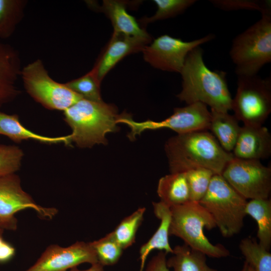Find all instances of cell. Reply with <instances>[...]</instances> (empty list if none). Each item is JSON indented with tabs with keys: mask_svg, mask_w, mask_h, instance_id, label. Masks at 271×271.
<instances>
[{
	"mask_svg": "<svg viewBox=\"0 0 271 271\" xmlns=\"http://www.w3.org/2000/svg\"><path fill=\"white\" fill-rule=\"evenodd\" d=\"M231 109L244 125H262L271 112L270 78L257 75L237 76Z\"/></svg>",
	"mask_w": 271,
	"mask_h": 271,
	"instance_id": "52a82bcc",
	"label": "cell"
},
{
	"mask_svg": "<svg viewBox=\"0 0 271 271\" xmlns=\"http://www.w3.org/2000/svg\"><path fill=\"white\" fill-rule=\"evenodd\" d=\"M158 9L154 15L142 19V22L147 24L158 20L175 17L193 5L195 0H154Z\"/></svg>",
	"mask_w": 271,
	"mask_h": 271,
	"instance_id": "f1b7e54d",
	"label": "cell"
},
{
	"mask_svg": "<svg viewBox=\"0 0 271 271\" xmlns=\"http://www.w3.org/2000/svg\"><path fill=\"white\" fill-rule=\"evenodd\" d=\"M0 134L6 136L16 142L32 139L46 144L63 142L71 143L69 135L59 137H48L35 133L21 123L16 114H8L0 111Z\"/></svg>",
	"mask_w": 271,
	"mask_h": 271,
	"instance_id": "44dd1931",
	"label": "cell"
},
{
	"mask_svg": "<svg viewBox=\"0 0 271 271\" xmlns=\"http://www.w3.org/2000/svg\"><path fill=\"white\" fill-rule=\"evenodd\" d=\"M21 70L17 52L0 39V106L19 94L16 82Z\"/></svg>",
	"mask_w": 271,
	"mask_h": 271,
	"instance_id": "2e32d148",
	"label": "cell"
},
{
	"mask_svg": "<svg viewBox=\"0 0 271 271\" xmlns=\"http://www.w3.org/2000/svg\"><path fill=\"white\" fill-rule=\"evenodd\" d=\"M23 156L17 146L0 145V177L15 174L21 167Z\"/></svg>",
	"mask_w": 271,
	"mask_h": 271,
	"instance_id": "4dcf8cb0",
	"label": "cell"
},
{
	"mask_svg": "<svg viewBox=\"0 0 271 271\" xmlns=\"http://www.w3.org/2000/svg\"><path fill=\"white\" fill-rule=\"evenodd\" d=\"M68 271H104V266L97 262L93 264H91V267L85 270H79L77 267L73 268Z\"/></svg>",
	"mask_w": 271,
	"mask_h": 271,
	"instance_id": "e575fe53",
	"label": "cell"
},
{
	"mask_svg": "<svg viewBox=\"0 0 271 271\" xmlns=\"http://www.w3.org/2000/svg\"><path fill=\"white\" fill-rule=\"evenodd\" d=\"M234 158L244 160L265 159L271 154V136L262 125L241 127L233 150Z\"/></svg>",
	"mask_w": 271,
	"mask_h": 271,
	"instance_id": "9a60e30c",
	"label": "cell"
},
{
	"mask_svg": "<svg viewBox=\"0 0 271 271\" xmlns=\"http://www.w3.org/2000/svg\"><path fill=\"white\" fill-rule=\"evenodd\" d=\"M182 89L177 97L188 104L201 102L211 110L228 112L231 109L232 98L228 88L226 73L210 70L203 59L200 46L187 55L180 72Z\"/></svg>",
	"mask_w": 271,
	"mask_h": 271,
	"instance_id": "6da1fadb",
	"label": "cell"
},
{
	"mask_svg": "<svg viewBox=\"0 0 271 271\" xmlns=\"http://www.w3.org/2000/svg\"><path fill=\"white\" fill-rule=\"evenodd\" d=\"M15 253V248L4 240L0 244V263L9 261L14 256Z\"/></svg>",
	"mask_w": 271,
	"mask_h": 271,
	"instance_id": "836d02e7",
	"label": "cell"
},
{
	"mask_svg": "<svg viewBox=\"0 0 271 271\" xmlns=\"http://www.w3.org/2000/svg\"><path fill=\"white\" fill-rule=\"evenodd\" d=\"M209 2L216 8L224 11L254 10L261 14L271 11L270 3L266 1L211 0Z\"/></svg>",
	"mask_w": 271,
	"mask_h": 271,
	"instance_id": "1f68e13d",
	"label": "cell"
},
{
	"mask_svg": "<svg viewBox=\"0 0 271 271\" xmlns=\"http://www.w3.org/2000/svg\"><path fill=\"white\" fill-rule=\"evenodd\" d=\"M154 212L156 216L160 220V224L150 239L141 246L140 249L141 265L140 271H144L147 256L155 249L164 251L167 254L173 253L169 240V228L171 221L170 207L160 201L153 202Z\"/></svg>",
	"mask_w": 271,
	"mask_h": 271,
	"instance_id": "e0dca14e",
	"label": "cell"
},
{
	"mask_svg": "<svg viewBox=\"0 0 271 271\" xmlns=\"http://www.w3.org/2000/svg\"><path fill=\"white\" fill-rule=\"evenodd\" d=\"M173 250L167 265L174 271H217L207 264L205 254L185 244L176 245Z\"/></svg>",
	"mask_w": 271,
	"mask_h": 271,
	"instance_id": "7402d4cb",
	"label": "cell"
},
{
	"mask_svg": "<svg viewBox=\"0 0 271 271\" xmlns=\"http://www.w3.org/2000/svg\"><path fill=\"white\" fill-rule=\"evenodd\" d=\"M211 120L208 130L226 152L233 151L241 127L234 115L228 112L211 110Z\"/></svg>",
	"mask_w": 271,
	"mask_h": 271,
	"instance_id": "ffe728a7",
	"label": "cell"
},
{
	"mask_svg": "<svg viewBox=\"0 0 271 271\" xmlns=\"http://www.w3.org/2000/svg\"><path fill=\"white\" fill-rule=\"evenodd\" d=\"M170 173L205 168L221 175L234 156L225 151L207 130L178 134L165 146Z\"/></svg>",
	"mask_w": 271,
	"mask_h": 271,
	"instance_id": "7a4b0ae2",
	"label": "cell"
},
{
	"mask_svg": "<svg viewBox=\"0 0 271 271\" xmlns=\"http://www.w3.org/2000/svg\"><path fill=\"white\" fill-rule=\"evenodd\" d=\"M97 262L90 242L77 241L66 247L50 245L37 261L25 271H68L83 263L93 264Z\"/></svg>",
	"mask_w": 271,
	"mask_h": 271,
	"instance_id": "4fadbf2b",
	"label": "cell"
},
{
	"mask_svg": "<svg viewBox=\"0 0 271 271\" xmlns=\"http://www.w3.org/2000/svg\"><path fill=\"white\" fill-rule=\"evenodd\" d=\"M213 34L189 42L164 35L143 49L144 58L152 66L163 71L181 72L188 54L194 48L210 41Z\"/></svg>",
	"mask_w": 271,
	"mask_h": 271,
	"instance_id": "7c38bea8",
	"label": "cell"
},
{
	"mask_svg": "<svg viewBox=\"0 0 271 271\" xmlns=\"http://www.w3.org/2000/svg\"><path fill=\"white\" fill-rule=\"evenodd\" d=\"M26 1L0 0V39L9 37L22 19Z\"/></svg>",
	"mask_w": 271,
	"mask_h": 271,
	"instance_id": "484cf974",
	"label": "cell"
},
{
	"mask_svg": "<svg viewBox=\"0 0 271 271\" xmlns=\"http://www.w3.org/2000/svg\"><path fill=\"white\" fill-rule=\"evenodd\" d=\"M149 41L113 33L107 46L90 71L100 84L107 73L128 54L142 51Z\"/></svg>",
	"mask_w": 271,
	"mask_h": 271,
	"instance_id": "5bb4252c",
	"label": "cell"
},
{
	"mask_svg": "<svg viewBox=\"0 0 271 271\" xmlns=\"http://www.w3.org/2000/svg\"><path fill=\"white\" fill-rule=\"evenodd\" d=\"M64 119L72 129L70 142L80 148L106 145V135L117 131L120 114L112 104L81 98L64 111Z\"/></svg>",
	"mask_w": 271,
	"mask_h": 271,
	"instance_id": "3957f363",
	"label": "cell"
},
{
	"mask_svg": "<svg viewBox=\"0 0 271 271\" xmlns=\"http://www.w3.org/2000/svg\"><path fill=\"white\" fill-rule=\"evenodd\" d=\"M245 261L253 271H271V253L253 238L246 237L239 243Z\"/></svg>",
	"mask_w": 271,
	"mask_h": 271,
	"instance_id": "cb8c5ba5",
	"label": "cell"
},
{
	"mask_svg": "<svg viewBox=\"0 0 271 271\" xmlns=\"http://www.w3.org/2000/svg\"><path fill=\"white\" fill-rule=\"evenodd\" d=\"M32 209L42 218L50 219L57 213L54 208H46L37 204L25 192L19 177L15 174L0 177V228L15 230L18 221L15 214L19 211Z\"/></svg>",
	"mask_w": 271,
	"mask_h": 271,
	"instance_id": "8fae6325",
	"label": "cell"
},
{
	"mask_svg": "<svg viewBox=\"0 0 271 271\" xmlns=\"http://www.w3.org/2000/svg\"><path fill=\"white\" fill-rule=\"evenodd\" d=\"M145 211V207L139 208L122 220L114 230L110 232L123 249L130 247L135 242L136 234L143 221Z\"/></svg>",
	"mask_w": 271,
	"mask_h": 271,
	"instance_id": "d4e9b609",
	"label": "cell"
},
{
	"mask_svg": "<svg viewBox=\"0 0 271 271\" xmlns=\"http://www.w3.org/2000/svg\"><path fill=\"white\" fill-rule=\"evenodd\" d=\"M125 6L121 1L105 0L100 10L110 20L114 33L150 42L151 37L140 27L135 18L127 13Z\"/></svg>",
	"mask_w": 271,
	"mask_h": 271,
	"instance_id": "ac0fdd59",
	"label": "cell"
},
{
	"mask_svg": "<svg viewBox=\"0 0 271 271\" xmlns=\"http://www.w3.org/2000/svg\"><path fill=\"white\" fill-rule=\"evenodd\" d=\"M169 235L181 238L184 244L206 256L225 257L229 250L222 244H213L204 233V229L211 230L215 222L210 213L199 202L188 201L170 207Z\"/></svg>",
	"mask_w": 271,
	"mask_h": 271,
	"instance_id": "277c9868",
	"label": "cell"
},
{
	"mask_svg": "<svg viewBox=\"0 0 271 271\" xmlns=\"http://www.w3.org/2000/svg\"><path fill=\"white\" fill-rule=\"evenodd\" d=\"M98 262L104 266L113 265L119 260L123 249L114 239L111 234L90 242Z\"/></svg>",
	"mask_w": 271,
	"mask_h": 271,
	"instance_id": "4316f807",
	"label": "cell"
},
{
	"mask_svg": "<svg viewBox=\"0 0 271 271\" xmlns=\"http://www.w3.org/2000/svg\"><path fill=\"white\" fill-rule=\"evenodd\" d=\"M157 193L160 201L171 207L190 201L185 172L171 173L159 181Z\"/></svg>",
	"mask_w": 271,
	"mask_h": 271,
	"instance_id": "d6986e66",
	"label": "cell"
},
{
	"mask_svg": "<svg viewBox=\"0 0 271 271\" xmlns=\"http://www.w3.org/2000/svg\"><path fill=\"white\" fill-rule=\"evenodd\" d=\"M167 254L160 251L149 261L144 271H170L167 265Z\"/></svg>",
	"mask_w": 271,
	"mask_h": 271,
	"instance_id": "d6a6232c",
	"label": "cell"
},
{
	"mask_svg": "<svg viewBox=\"0 0 271 271\" xmlns=\"http://www.w3.org/2000/svg\"><path fill=\"white\" fill-rule=\"evenodd\" d=\"M240 271H253V270L251 267L245 261H244L243 267Z\"/></svg>",
	"mask_w": 271,
	"mask_h": 271,
	"instance_id": "d590c367",
	"label": "cell"
},
{
	"mask_svg": "<svg viewBox=\"0 0 271 271\" xmlns=\"http://www.w3.org/2000/svg\"><path fill=\"white\" fill-rule=\"evenodd\" d=\"M21 75L27 92L49 109L64 111L82 98L65 83L52 79L39 59L23 67Z\"/></svg>",
	"mask_w": 271,
	"mask_h": 271,
	"instance_id": "ba28073f",
	"label": "cell"
},
{
	"mask_svg": "<svg viewBox=\"0 0 271 271\" xmlns=\"http://www.w3.org/2000/svg\"><path fill=\"white\" fill-rule=\"evenodd\" d=\"M211 120V112L207 105L195 102L182 107H177L168 118L160 121L148 120L143 122L133 120L130 115L123 113L119 123L127 125L130 131L127 136L131 140L147 129L169 128L178 133L185 134L198 131L208 130Z\"/></svg>",
	"mask_w": 271,
	"mask_h": 271,
	"instance_id": "9c48e42d",
	"label": "cell"
},
{
	"mask_svg": "<svg viewBox=\"0 0 271 271\" xmlns=\"http://www.w3.org/2000/svg\"><path fill=\"white\" fill-rule=\"evenodd\" d=\"M65 84L83 99L93 101H103L100 94V84L90 71Z\"/></svg>",
	"mask_w": 271,
	"mask_h": 271,
	"instance_id": "f546056e",
	"label": "cell"
},
{
	"mask_svg": "<svg viewBox=\"0 0 271 271\" xmlns=\"http://www.w3.org/2000/svg\"><path fill=\"white\" fill-rule=\"evenodd\" d=\"M229 55L237 76L257 75L271 62V11L234 38Z\"/></svg>",
	"mask_w": 271,
	"mask_h": 271,
	"instance_id": "5b68a950",
	"label": "cell"
},
{
	"mask_svg": "<svg viewBox=\"0 0 271 271\" xmlns=\"http://www.w3.org/2000/svg\"><path fill=\"white\" fill-rule=\"evenodd\" d=\"M221 175L242 197L249 199H268L271 191V168L259 160L233 158Z\"/></svg>",
	"mask_w": 271,
	"mask_h": 271,
	"instance_id": "30bf717a",
	"label": "cell"
},
{
	"mask_svg": "<svg viewBox=\"0 0 271 271\" xmlns=\"http://www.w3.org/2000/svg\"><path fill=\"white\" fill-rule=\"evenodd\" d=\"M190 201L199 202L204 196L214 174L205 168H197L185 172Z\"/></svg>",
	"mask_w": 271,
	"mask_h": 271,
	"instance_id": "83f0119b",
	"label": "cell"
},
{
	"mask_svg": "<svg viewBox=\"0 0 271 271\" xmlns=\"http://www.w3.org/2000/svg\"><path fill=\"white\" fill-rule=\"evenodd\" d=\"M245 213L255 220L257 225L258 243L266 250L271 246V200L270 199H251L247 202Z\"/></svg>",
	"mask_w": 271,
	"mask_h": 271,
	"instance_id": "603a6c76",
	"label": "cell"
},
{
	"mask_svg": "<svg viewBox=\"0 0 271 271\" xmlns=\"http://www.w3.org/2000/svg\"><path fill=\"white\" fill-rule=\"evenodd\" d=\"M199 202L211 215L223 237L233 236L241 231L247 201L221 175L213 176L207 192Z\"/></svg>",
	"mask_w": 271,
	"mask_h": 271,
	"instance_id": "8992f818",
	"label": "cell"
}]
</instances>
